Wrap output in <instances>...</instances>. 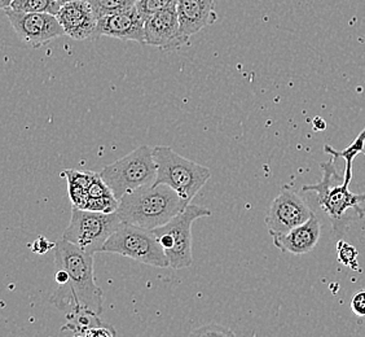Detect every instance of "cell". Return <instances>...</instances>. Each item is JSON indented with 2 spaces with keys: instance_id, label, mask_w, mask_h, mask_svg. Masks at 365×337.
Wrapping results in <instances>:
<instances>
[{
  "instance_id": "cell-24",
  "label": "cell",
  "mask_w": 365,
  "mask_h": 337,
  "mask_svg": "<svg viewBox=\"0 0 365 337\" xmlns=\"http://www.w3.org/2000/svg\"><path fill=\"white\" fill-rule=\"evenodd\" d=\"M51 246H53V244L48 243V241L46 240V238H39V239L36 240V243H34L33 251L36 253H46Z\"/></svg>"
},
{
  "instance_id": "cell-19",
  "label": "cell",
  "mask_w": 365,
  "mask_h": 337,
  "mask_svg": "<svg viewBox=\"0 0 365 337\" xmlns=\"http://www.w3.org/2000/svg\"><path fill=\"white\" fill-rule=\"evenodd\" d=\"M337 256L339 263L351 268L354 271H360L358 262L359 252L355 246L346 243L344 240H338Z\"/></svg>"
},
{
  "instance_id": "cell-6",
  "label": "cell",
  "mask_w": 365,
  "mask_h": 337,
  "mask_svg": "<svg viewBox=\"0 0 365 337\" xmlns=\"http://www.w3.org/2000/svg\"><path fill=\"white\" fill-rule=\"evenodd\" d=\"M211 214V211L205 206L190 204L169 223L152 230L161 243L171 268L182 270L192 265V225L197 219L210 217Z\"/></svg>"
},
{
  "instance_id": "cell-22",
  "label": "cell",
  "mask_w": 365,
  "mask_h": 337,
  "mask_svg": "<svg viewBox=\"0 0 365 337\" xmlns=\"http://www.w3.org/2000/svg\"><path fill=\"white\" fill-rule=\"evenodd\" d=\"M118 204L120 201L114 196L88 198L86 209L98 213H114L118 209Z\"/></svg>"
},
{
  "instance_id": "cell-18",
  "label": "cell",
  "mask_w": 365,
  "mask_h": 337,
  "mask_svg": "<svg viewBox=\"0 0 365 337\" xmlns=\"http://www.w3.org/2000/svg\"><path fill=\"white\" fill-rule=\"evenodd\" d=\"M19 12L29 14H51L56 16L61 6L53 0H14L11 7Z\"/></svg>"
},
{
  "instance_id": "cell-11",
  "label": "cell",
  "mask_w": 365,
  "mask_h": 337,
  "mask_svg": "<svg viewBox=\"0 0 365 337\" xmlns=\"http://www.w3.org/2000/svg\"><path fill=\"white\" fill-rule=\"evenodd\" d=\"M190 41V36L182 33L178 19L176 6L158 14L149 16L145 20V44L165 51L180 49Z\"/></svg>"
},
{
  "instance_id": "cell-20",
  "label": "cell",
  "mask_w": 365,
  "mask_h": 337,
  "mask_svg": "<svg viewBox=\"0 0 365 337\" xmlns=\"http://www.w3.org/2000/svg\"><path fill=\"white\" fill-rule=\"evenodd\" d=\"M176 4H178V0H138L136 8L141 16L147 20L149 16L158 14Z\"/></svg>"
},
{
  "instance_id": "cell-1",
  "label": "cell",
  "mask_w": 365,
  "mask_h": 337,
  "mask_svg": "<svg viewBox=\"0 0 365 337\" xmlns=\"http://www.w3.org/2000/svg\"><path fill=\"white\" fill-rule=\"evenodd\" d=\"M55 263L68 273L69 279L57 287L49 298L51 303L69 319L81 314L100 316L104 309V293L95 281L93 254L60 239L55 244Z\"/></svg>"
},
{
  "instance_id": "cell-26",
  "label": "cell",
  "mask_w": 365,
  "mask_h": 337,
  "mask_svg": "<svg viewBox=\"0 0 365 337\" xmlns=\"http://www.w3.org/2000/svg\"><path fill=\"white\" fill-rule=\"evenodd\" d=\"M53 1H56L58 6H61V7H63V4H68V3H71V1H74V0H53Z\"/></svg>"
},
{
  "instance_id": "cell-25",
  "label": "cell",
  "mask_w": 365,
  "mask_h": 337,
  "mask_svg": "<svg viewBox=\"0 0 365 337\" xmlns=\"http://www.w3.org/2000/svg\"><path fill=\"white\" fill-rule=\"evenodd\" d=\"M12 3H14V0H0V8L4 11V9L11 7Z\"/></svg>"
},
{
  "instance_id": "cell-3",
  "label": "cell",
  "mask_w": 365,
  "mask_h": 337,
  "mask_svg": "<svg viewBox=\"0 0 365 337\" xmlns=\"http://www.w3.org/2000/svg\"><path fill=\"white\" fill-rule=\"evenodd\" d=\"M336 160L337 157L330 156L329 161L320 164L323 170L322 181L303 186L302 191L317 193V203L329 218L333 232L341 238L349 230L354 218L349 216V211H352L358 219L365 217L364 209L360 208V204L365 203V193H352L344 183V176L338 174Z\"/></svg>"
},
{
  "instance_id": "cell-15",
  "label": "cell",
  "mask_w": 365,
  "mask_h": 337,
  "mask_svg": "<svg viewBox=\"0 0 365 337\" xmlns=\"http://www.w3.org/2000/svg\"><path fill=\"white\" fill-rule=\"evenodd\" d=\"M322 233L320 221L314 213L312 217L303 225L293 228L288 233L272 238L274 246L279 248L281 252L290 253L295 256H302L314 251L317 246Z\"/></svg>"
},
{
  "instance_id": "cell-5",
  "label": "cell",
  "mask_w": 365,
  "mask_h": 337,
  "mask_svg": "<svg viewBox=\"0 0 365 337\" xmlns=\"http://www.w3.org/2000/svg\"><path fill=\"white\" fill-rule=\"evenodd\" d=\"M100 176L118 201L128 192L155 184L157 166L153 148L148 146L136 148L120 160L104 166Z\"/></svg>"
},
{
  "instance_id": "cell-17",
  "label": "cell",
  "mask_w": 365,
  "mask_h": 337,
  "mask_svg": "<svg viewBox=\"0 0 365 337\" xmlns=\"http://www.w3.org/2000/svg\"><path fill=\"white\" fill-rule=\"evenodd\" d=\"M98 20L136 6L138 0H87Z\"/></svg>"
},
{
  "instance_id": "cell-8",
  "label": "cell",
  "mask_w": 365,
  "mask_h": 337,
  "mask_svg": "<svg viewBox=\"0 0 365 337\" xmlns=\"http://www.w3.org/2000/svg\"><path fill=\"white\" fill-rule=\"evenodd\" d=\"M103 252L115 253L149 266L170 267L168 256L155 233L136 226L122 223L108 239Z\"/></svg>"
},
{
  "instance_id": "cell-4",
  "label": "cell",
  "mask_w": 365,
  "mask_h": 337,
  "mask_svg": "<svg viewBox=\"0 0 365 337\" xmlns=\"http://www.w3.org/2000/svg\"><path fill=\"white\" fill-rule=\"evenodd\" d=\"M157 176L155 184H166L188 204L209 182L211 173L206 166L176 154L173 148H153Z\"/></svg>"
},
{
  "instance_id": "cell-23",
  "label": "cell",
  "mask_w": 365,
  "mask_h": 337,
  "mask_svg": "<svg viewBox=\"0 0 365 337\" xmlns=\"http://www.w3.org/2000/svg\"><path fill=\"white\" fill-rule=\"evenodd\" d=\"M351 310L355 316H365V289L352 296Z\"/></svg>"
},
{
  "instance_id": "cell-12",
  "label": "cell",
  "mask_w": 365,
  "mask_h": 337,
  "mask_svg": "<svg viewBox=\"0 0 365 337\" xmlns=\"http://www.w3.org/2000/svg\"><path fill=\"white\" fill-rule=\"evenodd\" d=\"M65 36L74 41L96 39L98 19L87 0H74L63 4L56 14Z\"/></svg>"
},
{
  "instance_id": "cell-14",
  "label": "cell",
  "mask_w": 365,
  "mask_h": 337,
  "mask_svg": "<svg viewBox=\"0 0 365 337\" xmlns=\"http://www.w3.org/2000/svg\"><path fill=\"white\" fill-rule=\"evenodd\" d=\"M178 19L182 33L192 36L218 20L215 0H178Z\"/></svg>"
},
{
  "instance_id": "cell-21",
  "label": "cell",
  "mask_w": 365,
  "mask_h": 337,
  "mask_svg": "<svg viewBox=\"0 0 365 337\" xmlns=\"http://www.w3.org/2000/svg\"><path fill=\"white\" fill-rule=\"evenodd\" d=\"M190 337H237L233 331L218 323L205 324L190 333Z\"/></svg>"
},
{
  "instance_id": "cell-9",
  "label": "cell",
  "mask_w": 365,
  "mask_h": 337,
  "mask_svg": "<svg viewBox=\"0 0 365 337\" xmlns=\"http://www.w3.org/2000/svg\"><path fill=\"white\" fill-rule=\"evenodd\" d=\"M314 211L302 197L285 186L268 208L264 222L268 233L276 238L306 223Z\"/></svg>"
},
{
  "instance_id": "cell-7",
  "label": "cell",
  "mask_w": 365,
  "mask_h": 337,
  "mask_svg": "<svg viewBox=\"0 0 365 337\" xmlns=\"http://www.w3.org/2000/svg\"><path fill=\"white\" fill-rule=\"evenodd\" d=\"M120 225L122 221L117 211L98 213L73 208L71 222L65 228L61 239L95 256V253L103 252L106 241Z\"/></svg>"
},
{
  "instance_id": "cell-16",
  "label": "cell",
  "mask_w": 365,
  "mask_h": 337,
  "mask_svg": "<svg viewBox=\"0 0 365 337\" xmlns=\"http://www.w3.org/2000/svg\"><path fill=\"white\" fill-rule=\"evenodd\" d=\"M324 151L329 156L334 157H342L346 161V168H344V181L346 186H350L352 181V164L356 156L360 154H365V127L361 133L359 134L358 138L352 141L351 144L347 148H344V151H336L330 146H325Z\"/></svg>"
},
{
  "instance_id": "cell-2",
  "label": "cell",
  "mask_w": 365,
  "mask_h": 337,
  "mask_svg": "<svg viewBox=\"0 0 365 337\" xmlns=\"http://www.w3.org/2000/svg\"><path fill=\"white\" fill-rule=\"evenodd\" d=\"M188 203L166 184H149L122 197L117 214L122 223L152 231L169 223Z\"/></svg>"
},
{
  "instance_id": "cell-13",
  "label": "cell",
  "mask_w": 365,
  "mask_h": 337,
  "mask_svg": "<svg viewBox=\"0 0 365 337\" xmlns=\"http://www.w3.org/2000/svg\"><path fill=\"white\" fill-rule=\"evenodd\" d=\"M100 36L145 44V19L136 6L120 14L106 16L98 20L96 39Z\"/></svg>"
},
{
  "instance_id": "cell-10",
  "label": "cell",
  "mask_w": 365,
  "mask_h": 337,
  "mask_svg": "<svg viewBox=\"0 0 365 337\" xmlns=\"http://www.w3.org/2000/svg\"><path fill=\"white\" fill-rule=\"evenodd\" d=\"M4 12L16 34L34 49L65 36L63 26L55 14L19 12L12 8L4 9Z\"/></svg>"
}]
</instances>
